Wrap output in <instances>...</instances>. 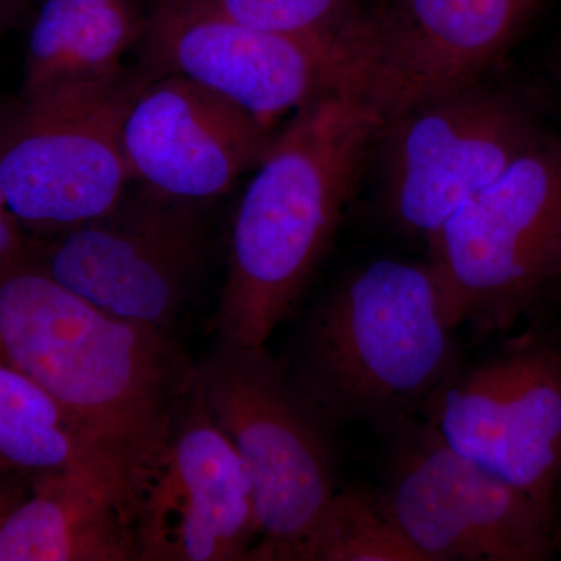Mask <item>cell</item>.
I'll return each instance as SVG.
<instances>
[{
  "label": "cell",
  "instance_id": "1",
  "mask_svg": "<svg viewBox=\"0 0 561 561\" xmlns=\"http://www.w3.org/2000/svg\"><path fill=\"white\" fill-rule=\"evenodd\" d=\"M0 357L77 421L135 511L197 367L171 332L101 311L27 256L0 271Z\"/></svg>",
  "mask_w": 561,
  "mask_h": 561
},
{
  "label": "cell",
  "instance_id": "2",
  "mask_svg": "<svg viewBox=\"0 0 561 561\" xmlns=\"http://www.w3.org/2000/svg\"><path fill=\"white\" fill-rule=\"evenodd\" d=\"M383 125L354 88L291 114L232 220L219 341L262 346L297 308L341 228Z\"/></svg>",
  "mask_w": 561,
  "mask_h": 561
},
{
  "label": "cell",
  "instance_id": "3",
  "mask_svg": "<svg viewBox=\"0 0 561 561\" xmlns=\"http://www.w3.org/2000/svg\"><path fill=\"white\" fill-rule=\"evenodd\" d=\"M430 262L354 268L313 309L290 375L334 430L390 435L421 419L465 360Z\"/></svg>",
  "mask_w": 561,
  "mask_h": 561
},
{
  "label": "cell",
  "instance_id": "4",
  "mask_svg": "<svg viewBox=\"0 0 561 561\" xmlns=\"http://www.w3.org/2000/svg\"><path fill=\"white\" fill-rule=\"evenodd\" d=\"M195 367L206 408L253 483L260 540L250 560L297 561L339 490L334 427L265 345L219 341Z\"/></svg>",
  "mask_w": 561,
  "mask_h": 561
},
{
  "label": "cell",
  "instance_id": "5",
  "mask_svg": "<svg viewBox=\"0 0 561 561\" xmlns=\"http://www.w3.org/2000/svg\"><path fill=\"white\" fill-rule=\"evenodd\" d=\"M446 319L504 332L561 276V146L541 139L426 241Z\"/></svg>",
  "mask_w": 561,
  "mask_h": 561
},
{
  "label": "cell",
  "instance_id": "6",
  "mask_svg": "<svg viewBox=\"0 0 561 561\" xmlns=\"http://www.w3.org/2000/svg\"><path fill=\"white\" fill-rule=\"evenodd\" d=\"M146 69L36 99L0 114V191L31 239L50 238L116 208L133 186L121 130Z\"/></svg>",
  "mask_w": 561,
  "mask_h": 561
},
{
  "label": "cell",
  "instance_id": "7",
  "mask_svg": "<svg viewBox=\"0 0 561 561\" xmlns=\"http://www.w3.org/2000/svg\"><path fill=\"white\" fill-rule=\"evenodd\" d=\"M387 515L423 561H545L559 549L540 505L453 448L424 419L387 435Z\"/></svg>",
  "mask_w": 561,
  "mask_h": 561
},
{
  "label": "cell",
  "instance_id": "8",
  "mask_svg": "<svg viewBox=\"0 0 561 561\" xmlns=\"http://www.w3.org/2000/svg\"><path fill=\"white\" fill-rule=\"evenodd\" d=\"M463 456L561 515V327L535 324L461 362L423 416Z\"/></svg>",
  "mask_w": 561,
  "mask_h": 561
},
{
  "label": "cell",
  "instance_id": "9",
  "mask_svg": "<svg viewBox=\"0 0 561 561\" xmlns=\"http://www.w3.org/2000/svg\"><path fill=\"white\" fill-rule=\"evenodd\" d=\"M541 139L519 103L481 81L413 106L382 125L373 149L383 216L426 242Z\"/></svg>",
  "mask_w": 561,
  "mask_h": 561
},
{
  "label": "cell",
  "instance_id": "10",
  "mask_svg": "<svg viewBox=\"0 0 561 561\" xmlns=\"http://www.w3.org/2000/svg\"><path fill=\"white\" fill-rule=\"evenodd\" d=\"M202 205L133 184L116 208L61 234L31 239L41 267L101 311L171 332L205 261Z\"/></svg>",
  "mask_w": 561,
  "mask_h": 561
},
{
  "label": "cell",
  "instance_id": "11",
  "mask_svg": "<svg viewBox=\"0 0 561 561\" xmlns=\"http://www.w3.org/2000/svg\"><path fill=\"white\" fill-rule=\"evenodd\" d=\"M351 41L353 33L280 35L230 20L201 0H158L138 47L144 69L195 81L273 128L327 95L357 90Z\"/></svg>",
  "mask_w": 561,
  "mask_h": 561
},
{
  "label": "cell",
  "instance_id": "12",
  "mask_svg": "<svg viewBox=\"0 0 561 561\" xmlns=\"http://www.w3.org/2000/svg\"><path fill=\"white\" fill-rule=\"evenodd\" d=\"M542 0H373L353 36L359 92L383 124L481 81Z\"/></svg>",
  "mask_w": 561,
  "mask_h": 561
},
{
  "label": "cell",
  "instance_id": "13",
  "mask_svg": "<svg viewBox=\"0 0 561 561\" xmlns=\"http://www.w3.org/2000/svg\"><path fill=\"white\" fill-rule=\"evenodd\" d=\"M135 524L138 561L250 560L260 540L249 471L197 378L139 491Z\"/></svg>",
  "mask_w": 561,
  "mask_h": 561
},
{
  "label": "cell",
  "instance_id": "14",
  "mask_svg": "<svg viewBox=\"0 0 561 561\" xmlns=\"http://www.w3.org/2000/svg\"><path fill=\"white\" fill-rule=\"evenodd\" d=\"M275 135L208 88L150 72L125 113L121 142L133 184L203 206L253 172Z\"/></svg>",
  "mask_w": 561,
  "mask_h": 561
},
{
  "label": "cell",
  "instance_id": "15",
  "mask_svg": "<svg viewBox=\"0 0 561 561\" xmlns=\"http://www.w3.org/2000/svg\"><path fill=\"white\" fill-rule=\"evenodd\" d=\"M138 561L135 518L98 476L51 471L31 478L0 513V561Z\"/></svg>",
  "mask_w": 561,
  "mask_h": 561
},
{
  "label": "cell",
  "instance_id": "16",
  "mask_svg": "<svg viewBox=\"0 0 561 561\" xmlns=\"http://www.w3.org/2000/svg\"><path fill=\"white\" fill-rule=\"evenodd\" d=\"M146 22L136 0H44L28 35L20 99L117 79Z\"/></svg>",
  "mask_w": 561,
  "mask_h": 561
},
{
  "label": "cell",
  "instance_id": "17",
  "mask_svg": "<svg viewBox=\"0 0 561 561\" xmlns=\"http://www.w3.org/2000/svg\"><path fill=\"white\" fill-rule=\"evenodd\" d=\"M0 471L33 478L51 471L98 476L133 505L119 479L92 448L77 421L25 373L0 357Z\"/></svg>",
  "mask_w": 561,
  "mask_h": 561
},
{
  "label": "cell",
  "instance_id": "18",
  "mask_svg": "<svg viewBox=\"0 0 561 561\" xmlns=\"http://www.w3.org/2000/svg\"><path fill=\"white\" fill-rule=\"evenodd\" d=\"M297 561H423L391 522L376 490L339 489Z\"/></svg>",
  "mask_w": 561,
  "mask_h": 561
},
{
  "label": "cell",
  "instance_id": "19",
  "mask_svg": "<svg viewBox=\"0 0 561 561\" xmlns=\"http://www.w3.org/2000/svg\"><path fill=\"white\" fill-rule=\"evenodd\" d=\"M225 16L280 35L337 38L356 31L373 0H201Z\"/></svg>",
  "mask_w": 561,
  "mask_h": 561
},
{
  "label": "cell",
  "instance_id": "20",
  "mask_svg": "<svg viewBox=\"0 0 561 561\" xmlns=\"http://www.w3.org/2000/svg\"><path fill=\"white\" fill-rule=\"evenodd\" d=\"M31 251V238L11 213L0 191V271L21 261Z\"/></svg>",
  "mask_w": 561,
  "mask_h": 561
},
{
  "label": "cell",
  "instance_id": "21",
  "mask_svg": "<svg viewBox=\"0 0 561 561\" xmlns=\"http://www.w3.org/2000/svg\"><path fill=\"white\" fill-rule=\"evenodd\" d=\"M14 476L5 474L0 471V513L5 511L7 507L13 502L14 497L20 494V486L16 483L11 482Z\"/></svg>",
  "mask_w": 561,
  "mask_h": 561
},
{
  "label": "cell",
  "instance_id": "22",
  "mask_svg": "<svg viewBox=\"0 0 561 561\" xmlns=\"http://www.w3.org/2000/svg\"><path fill=\"white\" fill-rule=\"evenodd\" d=\"M20 5L21 0H0V33L5 31Z\"/></svg>",
  "mask_w": 561,
  "mask_h": 561
},
{
  "label": "cell",
  "instance_id": "23",
  "mask_svg": "<svg viewBox=\"0 0 561 561\" xmlns=\"http://www.w3.org/2000/svg\"><path fill=\"white\" fill-rule=\"evenodd\" d=\"M556 537H557V542H559V548H560V546H561V515H560L559 522H557Z\"/></svg>",
  "mask_w": 561,
  "mask_h": 561
}]
</instances>
